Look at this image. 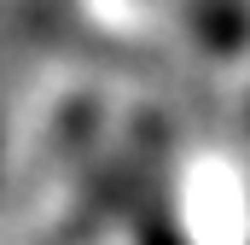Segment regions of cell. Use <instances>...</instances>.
<instances>
[{
    "mask_svg": "<svg viewBox=\"0 0 250 245\" xmlns=\"http://www.w3.org/2000/svg\"><path fill=\"white\" fill-rule=\"evenodd\" d=\"M198 6V24L215 47H239L250 35V0H192Z\"/></svg>",
    "mask_w": 250,
    "mask_h": 245,
    "instance_id": "cell-1",
    "label": "cell"
}]
</instances>
